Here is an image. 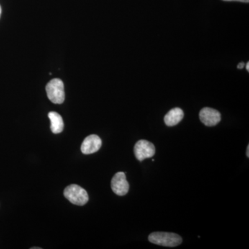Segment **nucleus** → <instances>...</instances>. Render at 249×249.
I'll use <instances>...</instances> for the list:
<instances>
[{
	"instance_id": "nucleus-1",
	"label": "nucleus",
	"mask_w": 249,
	"mask_h": 249,
	"mask_svg": "<svg viewBox=\"0 0 249 249\" xmlns=\"http://www.w3.org/2000/svg\"><path fill=\"white\" fill-rule=\"evenodd\" d=\"M148 240L152 244L167 247H175L182 243L180 235L173 232H152L148 237Z\"/></svg>"
},
{
	"instance_id": "nucleus-2",
	"label": "nucleus",
	"mask_w": 249,
	"mask_h": 249,
	"mask_svg": "<svg viewBox=\"0 0 249 249\" xmlns=\"http://www.w3.org/2000/svg\"><path fill=\"white\" fill-rule=\"evenodd\" d=\"M64 196L71 204L84 206L89 201V196L84 188L76 184L70 185L64 191Z\"/></svg>"
},
{
	"instance_id": "nucleus-3",
	"label": "nucleus",
	"mask_w": 249,
	"mask_h": 249,
	"mask_svg": "<svg viewBox=\"0 0 249 249\" xmlns=\"http://www.w3.org/2000/svg\"><path fill=\"white\" fill-rule=\"evenodd\" d=\"M49 99L55 104H62L65 101V93L64 83L59 78L52 79L46 86Z\"/></svg>"
},
{
	"instance_id": "nucleus-4",
	"label": "nucleus",
	"mask_w": 249,
	"mask_h": 249,
	"mask_svg": "<svg viewBox=\"0 0 249 249\" xmlns=\"http://www.w3.org/2000/svg\"><path fill=\"white\" fill-rule=\"evenodd\" d=\"M134 155L140 161L145 159L151 158L155 154V147L153 143L146 140L139 141L134 146Z\"/></svg>"
},
{
	"instance_id": "nucleus-5",
	"label": "nucleus",
	"mask_w": 249,
	"mask_h": 249,
	"mask_svg": "<svg viewBox=\"0 0 249 249\" xmlns=\"http://www.w3.org/2000/svg\"><path fill=\"white\" fill-rule=\"evenodd\" d=\"M111 188L117 196H125L129 189V185L126 179L125 173L123 172L116 173L111 179Z\"/></svg>"
},
{
	"instance_id": "nucleus-6",
	"label": "nucleus",
	"mask_w": 249,
	"mask_h": 249,
	"mask_svg": "<svg viewBox=\"0 0 249 249\" xmlns=\"http://www.w3.org/2000/svg\"><path fill=\"white\" fill-rule=\"evenodd\" d=\"M199 119L205 125L212 127L220 122L221 114L213 108L204 107L199 112Z\"/></svg>"
},
{
	"instance_id": "nucleus-7",
	"label": "nucleus",
	"mask_w": 249,
	"mask_h": 249,
	"mask_svg": "<svg viewBox=\"0 0 249 249\" xmlns=\"http://www.w3.org/2000/svg\"><path fill=\"white\" fill-rule=\"evenodd\" d=\"M102 146V141L96 134H91L85 139L81 145V151L85 155L98 152Z\"/></svg>"
},
{
	"instance_id": "nucleus-8",
	"label": "nucleus",
	"mask_w": 249,
	"mask_h": 249,
	"mask_svg": "<svg viewBox=\"0 0 249 249\" xmlns=\"http://www.w3.org/2000/svg\"><path fill=\"white\" fill-rule=\"evenodd\" d=\"M184 114L182 109L180 108H173L167 113L164 117V122L169 127L176 125L182 120Z\"/></svg>"
},
{
	"instance_id": "nucleus-9",
	"label": "nucleus",
	"mask_w": 249,
	"mask_h": 249,
	"mask_svg": "<svg viewBox=\"0 0 249 249\" xmlns=\"http://www.w3.org/2000/svg\"><path fill=\"white\" fill-rule=\"evenodd\" d=\"M51 121V129L53 134L61 133L64 129V122L62 116L58 113L51 111L48 114Z\"/></svg>"
},
{
	"instance_id": "nucleus-10",
	"label": "nucleus",
	"mask_w": 249,
	"mask_h": 249,
	"mask_svg": "<svg viewBox=\"0 0 249 249\" xmlns=\"http://www.w3.org/2000/svg\"><path fill=\"white\" fill-rule=\"evenodd\" d=\"M226 1H240V2L249 3V0H223Z\"/></svg>"
},
{
	"instance_id": "nucleus-11",
	"label": "nucleus",
	"mask_w": 249,
	"mask_h": 249,
	"mask_svg": "<svg viewBox=\"0 0 249 249\" xmlns=\"http://www.w3.org/2000/svg\"><path fill=\"white\" fill-rule=\"evenodd\" d=\"M245 67V63L244 62H240V63L238 64V65H237V68L239 69V70H242L243 67Z\"/></svg>"
},
{
	"instance_id": "nucleus-12",
	"label": "nucleus",
	"mask_w": 249,
	"mask_h": 249,
	"mask_svg": "<svg viewBox=\"0 0 249 249\" xmlns=\"http://www.w3.org/2000/svg\"><path fill=\"white\" fill-rule=\"evenodd\" d=\"M246 69H247V71H249V62H247V65H246Z\"/></svg>"
},
{
	"instance_id": "nucleus-13",
	"label": "nucleus",
	"mask_w": 249,
	"mask_h": 249,
	"mask_svg": "<svg viewBox=\"0 0 249 249\" xmlns=\"http://www.w3.org/2000/svg\"><path fill=\"white\" fill-rule=\"evenodd\" d=\"M247 156L248 157H249V145H248V147H247Z\"/></svg>"
},
{
	"instance_id": "nucleus-14",
	"label": "nucleus",
	"mask_w": 249,
	"mask_h": 249,
	"mask_svg": "<svg viewBox=\"0 0 249 249\" xmlns=\"http://www.w3.org/2000/svg\"><path fill=\"white\" fill-rule=\"evenodd\" d=\"M31 249H41L40 247H32Z\"/></svg>"
},
{
	"instance_id": "nucleus-15",
	"label": "nucleus",
	"mask_w": 249,
	"mask_h": 249,
	"mask_svg": "<svg viewBox=\"0 0 249 249\" xmlns=\"http://www.w3.org/2000/svg\"><path fill=\"white\" fill-rule=\"evenodd\" d=\"M1 6H0V17H1Z\"/></svg>"
}]
</instances>
